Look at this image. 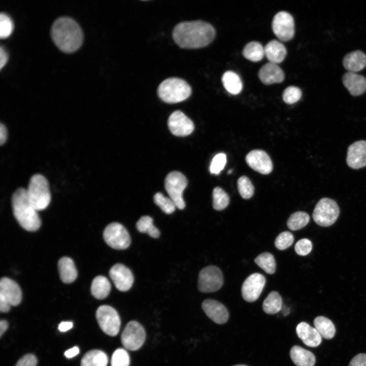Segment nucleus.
Segmentation results:
<instances>
[{
	"label": "nucleus",
	"mask_w": 366,
	"mask_h": 366,
	"mask_svg": "<svg viewBox=\"0 0 366 366\" xmlns=\"http://www.w3.org/2000/svg\"><path fill=\"white\" fill-rule=\"evenodd\" d=\"M215 35L214 27L210 23L201 20L180 22L172 32L175 42L184 48L204 47L212 42Z\"/></svg>",
	"instance_id": "f257e3e1"
},
{
	"label": "nucleus",
	"mask_w": 366,
	"mask_h": 366,
	"mask_svg": "<svg viewBox=\"0 0 366 366\" xmlns=\"http://www.w3.org/2000/svg\"><path fill=\"white\" fill-rule=\"evenodd\" d=\"M51 35L56 46L66 53L77 50L81 46L83 39L80 26L75 20L67 17H60L54 22Z\"/></svg>",
	"instance_id": "f03ea898"
},
{
	"label": "nucleus",
	"mask_w": 366,
	"mask_h": 366,
	"mask_svg": "<svg viewBox=\"0 0 366 366\" xmlns=\"http://www.w3.org/2000/svg\"><path fill=\"white\" fill-rule=\"evenodd\" d=\"M13 214L19 224L28 231L38 230L41 224L38 211L29 201L26 189L18 188L11 200Z\"/></svg>",
	"instance_id": "7ed1b4c3"
},
{
	"label": "nucleus",
	"mask_w": 366,
	"mask_h": 366,
	"mask_svg": "<svg viewBox=\"0 0 366 366\" xmlns=\"http://www.w3.org/2000/svg\"><path fill=\"white\" fill-rule=\"evenodd\" d=\"M160 99L166 103H177L188 99L192 90L189 84L178 78H169L162 81L158 89Z\"/></svg>",
	"instance_id": "20e7f679"
},
{
	"label": "nucleus",
	"mask_w": 366,
	"mask_h": 366,
	"mask_svg": "<svg viewBox=\"0 0 366 366\" xmlns=\"http://www.w3.org/2000/svg\"><path fill=\"white\" fill-rule=\"evenodd\" d=\"M26 193L29 201L37 211L45 209L50 202L48 182L42 174H35L30 177Z\"/></svg>",
	"instance_id": "39448f33"
},
{
	"label": "nucleus",
	"mask_w": 366,
	"mask_h": 366,
	"mask_svg": "<svg viewBox=\"0 0 366 366\" xmlns=\"http://www.w3.org/2000/svg\"><path fill=\"white\" fill-rule=\"evenodd\" d=\"M340 214V208L335 201L328 198L321 199L316 204L313 218L316 224L328 227L333 224Z\"/></svg>",
	"instance_id": "423d86ee"
},
{
	"label": "nucleus",
	"mask_w": 366,
	"mask_h": 366,
	"mask_svg": "<svg viewBox=\"0 0 366 366\" xmlns=\"http://www.w3.org/2000/svg\"><path fill=\"white\" fill-rule=\"evenodd\" d=\"M188 181L185 176L178 171L169 173L165 180L166 192L174 202L177 208L183 209L186 206L182 197L183 192L187 187Z\"/></svg>",
	"instance_id": "0eeeda50"
},
{
	"label": "nucleus",
	"mask_w": 366,
	"mask_h": 366,
	"mask_svg": "<svg viewBox=\"0 0 366 366\" xmlns=\"http://www.w3.org/2000/svg\"><path fill=\"white\" fill-rule=\"evenodd\" d=\"M97 322L103 331L114 337L119 332L121 321L117 312L107 305L100 306L96 313Z\"/></svg>",
	"instance_id": "6e6552de"
},
{
	"label": "nucleus",
	"mask_w": 366,
	"mask_h": 366,
	"mask_svg": "<svg viewBox=\"0 0 366 366\" xmlns=\"http://www.w3.org/2000/svg\"><path fill=\"white\" fill-rule=\"evenodd\" d=\"M103 236L106 243L114 249H126L131 243L128 231L118 223L113 222L108 225L103 231Z\"/></svg>",
	"instance_id": "1a4fd4ad"
},
{
	"label": "nucleus",
	"mask_w": 366,
	"mask_h": 366,
	"mask_svg": "<svg viewBox=\"0 0 366 366\" xmlns=\"http://www.w3.org/2000/svg\"><path fill=\"white\" fill-rule=\"evenodd\" d=\"M145 338L146 333L143 326L136 321H131L125 327L121 335V341L126 349L136 351L143 345Z\"/></svg>",
	"instance_id": "9d476101"
},
{
	"label": "nucleus",
	"mask_w": 366,
	"mask_h": 366,
	"mask_svg": "<svg viewBox=\"0 0 366 366\" xmlns=\"http://www.w3.org/2000/svg\"><path fill=\"white\" fill-rule=\"evenodd\" d=\"M223 284L221 270L217 266H208L199 272L198 287L204 293L214 292L220 289Z\"/></svg>",
	"instance_id": "9b49d317"
},
{
	"label": "nucleus",
	"mask_w": 366,
	"mask_h": 366,
	"mask_svg": "<svg viewBox=\"0 0 366 366\" xmlns=\"http://www.w3.org/2000/svg\"><path fill=\"white\" fill-rule=\"evenodd\" d=\"M272 28L273 33L280 40L287 41L292 39L295 33L293 17L285 11L278 12L273 18Z\"/></svg>",
	"instance_id": "f8f14e48"
},
{
	"label": "nucleus",
	"mask_w": 366,
	"mask_h": 366,
	"mask_svg": "<svg viewBox=\"0 0 366 366\" xmlns=\"http://www.w3.org/2000/svg\"><path fill=\"white\" fill-rule=\"evenodd\" d=\"M266 283L265 277L259 273L250 275L243 282L241 287V295L248 302H254L259 297Z\"/></svg>",
	"instance_id": "ddd939ff"
},
{
	"label": "nucleus",
	"mask_w": 366,
	"mask_h": 366,
	"mask_svg": "<svg viewBox=\"0 0 366 366\" xmlns=\"http://www.w3.org/2000/svg\"><path fill=\"white\" fill-rule=\"evenodd\" d=\"M168 126L170 132L173 135L179 137L190 135L194 129L193 121L183 112L179 110L171 114L168 120Z\"/></svg>",
	"instance_id": "4468645a"
},
{
	"label": "nucleus",
	"mask_w": 366,
	"mask_h": 366,
	"mask_svg": "<svg viewBox=\"0 0 366 366\" xmlns=\"http://www.w3.org/2000/svg\"><path fill=\"white\" fill-rule=\"evenodd\" d=\"M109 276L115 287L120 291H127L133 284L132 272L122 264L117 263L111 267L109 270Z\"/></svg>",
	"instance_id": "2eb2a0df"
},
{
	"label": "nucleus",
	"mask_w": 366,
	"mask_h": 366,
	"mask_svg": "<svg viewBox=\"0 0 366 366\" xmlns=\"http://www.w3.org/2000/svg\"><path fill=\"white\" fill-rule=\"evenodd\" d=\"M246 161L251 168L262 174H269L273 168L269 156L262 150L251 151L246 156Z\"/></svg>",
	"instance_id": "dca6fc26"
},
{
	"label": "nucleus",
	"mask_w": 366,
	"mask_h": 366,
	"mask_svg": "<svg viewBox=\"0 0 366 366\" xmlns=\"http://www.w3.org/2000/svg\"><path fill=\"white\" fill-rule=\"evenodd\" d=\"M346 162L354 169L366 166V140L356 141L348 147Z\"/></svg>",
	"instance_id": "f3484780"
},
{
	"label": "nucleus",
	"mask_w": 366,
	"mask_h": 366,
	"mask_svg": "<svg viewBox=\"0 0 366 366\" xmlns=\"http://www.w3.org/2000/svg\"><path fill=\"white\" fill-rule=\"evenodd\" d=\"M0 296L12 306H17L22 299V292L18 284L13 280L3 277L0 281Z\"/></svg>",
	"instance_id": "a211bd4d"
},
{
	"label": "nucleus",
	"mask_w": 366,
	"mask_h": 366,
	"mask_svg": "<svg viewBox=\"0 0 366 366\" xmlns=\"http://www.w3.org/2000/svg\"><path fill=\"white\" fill-rule=\"evenodd\" d=\"M202 308L206 315L214 322L222 324L226 323L229 318V313L225 306L214 299L204 300Z\"/></svg>",
	"instance_id": "6ab92c4d"
},
{
	"label": "nucleus",
	"mask_w": 366,
	"mask_h": 366,
	"mask_svg": "<svg viewBox=\"0 0 366 366\" xmlns=\"http://www.w3.org/2000/svg\"><path fill=\"white\" fill-rule=\"evenodd\" d=\"M342 81L352 96H359L366 91V78L363 76L348 72L343 76Z\"/></svg>",
	"instance_id": "aec40b11"
},
{
	"label": "nucleus",
	"mask_w": 366,
	"mask_h": 366,
	"mask_svg": "<svg viewBox=\"0 0 366 366\" xmlns=\"http://www.w3.org/2000/svg\"><path fill=\"white\" fill-rule=\"evenodd\" d=\"M258 77L262 83L268 85L282 82L284 79V73L277 64L269 62L260 68Z\"/></svg>",
	"instance_id": "412c9836"
},
{
	"label": "nucleus",
	"mask_w": 366,
	"mask_h": 366,
	"mask_svg": "<svg viewBox=\"0 0 366 366\" xmlns=\"http://www.w3.org/2000/svg\"><path fill=\"white\" fill-rule=\"evenodd\" d=\"M296 331L298 337L308 346L316 347L321 343L322 337L318 331L306 322L299 323L296 326Z\"/></svg>",
	"instance_id": "4be33fe9"
},
{
	"label": "nucleus",
	"mask_w": 366,
	"mask_h": 366,
	"mask_svg": "<svg viewBox=\"0 0 366 366\" xmlns=\"http://www.w3.org/2000/svg\"><path fill=\"white\" fill-rule=\"evenodd\" d=\"M264 48L265 56L271 63L277 64L282 62L287 54L285 46L276 40L269 42Z\"/></svg>",
	"instance_id": "5701e85b"
},
{
	"label": "nucleus",
	"mask_w": 366,
	"mask_h": 366,
	"mask_svg": "<svg viewBox=\"0 0 366 366\" xmlns=\"http://www.w3.org/2000/svg\"><path fill=\"white\" fill-rule=\"evenodd\" d=\"M343 64L348 72L356 73L360 71L366 66V55L360 50L352 51L345 55Z\"/></svg>",
	"instance_id": "b1692460"
},
{
	"label": "nucleus",
	"mask_w": 366,
	"mask_h": 366,
	"mask_svg": "<svg viewBox=\"0 0 366 366\" xmlns=\"http://www.w3.org/2000/svg\"><path fill=\"white\" fill-rule=\"evenodd\" d=\"M58 270L60 279L64 283H71L77 278V271L74 262L69 257H63L59 260Z\"/></svg>",
	"instance_id": "393cba45"
},
{
	"label": "nucleus",
	"mask_w": 366,
	"mask_h": 366,
	"mask_svg": "<svg viewBox=\"0 0 366 366\" xmlns=\"http://www.w3.org/2000/svg\"><path fill=\"white\" fill-rule=\"evenodd\" d=\"M290 356L297 366H314L316 361L312 352L299 346H294L291 348Z\"/></svg>",
	"instance_id": "a878e982"
},
{
	"label": "nucleus",
	"mask_w": 366,
	"mask_h": 366,
	"mask_svg": "<svg viewBox=\"0 0 366 366\" xmlns=\"http://www.w3.org/2000/svg\"><path fill=\"white\" fill-rule=\"evenodd\" d=\"M111 284L108 279L103 276L96 277L92 281L90 291L93 296L98 299H103L109 295Z\"/></svg>",
	"instance_id": "bb28decb"
},
{
	"label": "nucleus",
	"mask_w": 366,
	"mask_h": 366,
	"mask_svg": "<svg viewBox=\"0 0 366 366\" xmlns=\"http://www.w3.org/2000/svg\"><path fill=\"white\" fill-rule=\"evenodd\" d=\"M222 82L226 90L232 95H237L242 89V83L239 76L235 72L228 71L222 77Z\"/></svg>",
	"instance_id": "cd10ccee"
},
{
	"label": "nucleus",
	"mask_w": 366,
	"mask_h": 366,
	"mask_svg": "<svg viewBox=\"0 0 366 366\" xmlns=\"http://www.w3.org/2000/svg\"><path fill=\"white\" fill-rule=\"evenodd\" d=\"M108 357L103 351L93 350L87 352L81 360V366H107Z\"/></svg>",
	"instance_id": "c85d7f7f"
},
{
	"label": "nucleus",
	"mask_w": 366,
	"mask_h": 366,
	"mask_svg": "<svg viewBox=\"0 0 366 366\" xmlns=\"http://www.w3.org/2000/svg\"><path fill=\"white\" fill-rule=\"evenodd\" d=\"M315 328L321 336L326 339H332L336 332V328L332 322L324 316H318L314 320Z\"/></svg>",
	"instance_id": "c756f323"
},
{
	"label": "nucleus",
	"mask_w": 366,
	"mask_h": 366,
	"mask_svg": "<svg viewBox=\"0 0 366 366\" xmlns=\"http://www.w3.org/2000/svg\"><path fill=\"white\" fill-rule=\"evenodd\" d=\"M282 299L277 291L270 292L264 299L262 304L263 311L268 314L278 313L282 307Z\"/></svg>",
	"instance_id": "7c9ffc66"
},
{
	"label": "nucleus",
	"mask_w": 366,
	"mask_h": 366,
	"mask_svg": "<svg viewBox=\"0 0 366 366\" xmlns=\"http://www.w3.org/2000/svg\"><path fill=\"white\" fill-rule=\"evenodd\" d=\"M242 54L246 58L250 61L258 62L265 55L264 48L259 42L252 41L245 46Z\"/></svg>",
	"instance_id": "2f4dec72"
},
{
	"label": "nucleus",
	"mask_w": 366,
	"mask_h": 366,
	"mask_svg": "<svg viewBox=\"0 0 366 366\" xmlns=\"http://www.w3.org/2000/svg\"><path fill=\"white\" fill-rule=\"evenodd\" d=\"M136 228L140 232L147 233L154 238H158L160 234V231L153 224V219L148 216L139 219L136 223Z\"/></svg>",
	"instance_id": "473e14b6"
},
{
	"label": "nucleus",
	"mask_w": 366,
	"mask_h": 366,
	"mask_svg": "<svg viewBox=\"0 0 366 366\" xmlns=\"http://www.w3.org/2000/svg\"><path fill=\"white\" fill-rule=\"evenodd\" d=\"M310 221L309 215L303 211H296L288 218L287 225L289 229L293 231L299 230L306 226Z\"/></svg>",
	"instance_id": "72a5a7b5"
},
{
	"label": "nucleus",
	"mask_w": 366,
	"mask_h": 366,
	"mask_svg": "<svg viewBox=\"0 0 366 366\" xmlns=\"http://www.w3.org/2000/svg\"><path fill=\"white\" fill-rule=\"evenodd\" d=\"M255 263L267 273H273L276 269V263L273 256L265 252L259 255L254 260Z\"/></svg>",
	"instance_id": "f704fd0d"
},
{
	"label": "nucleus",
	"mask_w": 366,
	"mask_h": 366,
	"mask_svg": "<svg viewBox=\"0 0 366 366\" xmlns=\"http://www.w3.org/2000/svg\"><path fill=\"white\" fill-rule=\"evenodd\" d=\"M230 199L228 195L220 187L214 188L212 191V206L215 209L221 210L229 204Z\"/></svg>",
	"instance_id": "c9c22d12"
},
{
	"label": "nucleus",
	"mask_w": 366,
	"mask_h": 366,
	"mask_svg": "<svg viewBox=\"0 0 366 366\" xmlns=\"http://www.w3.org/2000/svg\"><path fill=\"white\" fill-rule=\"evenodd\" d=\"M155 203L166 214H171L174 211L176 207L173 201L164 196L160 192L155 194L154 197Z\"/></svg>",
	"instance_id": "e433bc0d"
},
{
	"label": "nucleus",
	"mask_w": 366,
	"mask_h": 366,
	"mask_svg": "<svg viewBox=\"0 0 366 366\" xmlns=\"http://www.w3.org/2000/svg\"><path fill=\"white\" fill-rule=\"evenodd\" d=\"M237 184L239 193L243 199H249L253 195L254 188L248 177L241 176L238 178Z\"/></svg>",
	"instance_id": "4c0bfd02"
},
{
	"label": "nucleus",
	"mask_w": 366,
	"mask_h": 366,
	"mask_svg": "<svg viewBox=\"0 0 366 366\" xmlns=\"http://www.w3.org/2000/svg\"><path fill=\"white\" fill-rule=\"evenodd\" d=\"M130 362L128 352L123 348L116 349L112 354L111 366H129Z\"/></svg>",
	"instance_id": "58836bf2"
},
{
	"label": "nucleus",
	"mask_w": 366,
	"mask_h": 366,
	"mask_svg": "<svg viewBox=\"0 0 366 366\" xmlns=\"http://www.w3.org/2000/svg\"><path fill=\"white\" fill-rule=\"evenodd\" d=\"M14 27L11 18L6 14L1 13L0 15V37L5 39L12 33Z\"/></svg>",
	"instance_id": "ea45409f"
},
{
	"label": "nucleus",
	"mask_w": 366,
	"mask_h": 366,
	"mask_svg": "<svg viewBox=\"0 0 366 366\" xmlns=\"http://www.w3.org/2000/svg\"><path fill=\"white\" fill-rule=\"evenodd\" d=\"M301 96L302 92L299 88L290 86L285 89L283 93L282 98L286 103L292 104L299 101Z\"/></svg>",
	"instance_id": "a19ab883"
},
{
	"label": "nucleus",
	"mask_w": 366,
	"mask_h": 366,
	"mask_svg": "<svg viewBox=\"0 0 366 366\" xmlns=\"http://www.w3.org/2000/svg\"><path fill=\"white\" fill-rule=\"evenodd\" d=\"M294 241L293 234L289 231H284L278 235L274 241L276 247L284 250L290 247Z\"/></svg>",
	"instance_id": "79ce46f5"
},
{
	"label": "nucleus",
	"mask_w": 366,
	"mask_h": 366,
	"mask_svg": "<svg viewBox=\"0 0 366 366\" xmlns=\"http://www.w3.org/2000/svg\"><path fill=\"white\" fill-rule=\"evenodd\" d=\"M226 163V156L224 153L217 154L212 159L209 167L212 174H218L224 169Z\"/></svg>",
	"instance_id": "37998d69"
},
{
	"label": "nucleus",
	"mask_w": 366,
	"mask_h": 366,
	"mask_svg": "<svg viewBox=\"0 0 366 366\" xmlns=\"http://www.w3.org/2000/svg\"><path fill=\"white\" fill-rule=\"evenodd\" d=\"M294 249L298 255L306 256L311 252L312 249V243L309 239L302 238L296 242Z\"/></svg>",
	"instance_id": "c03bdc74"
},
{
	"label": "nucleus",
	"mask_w": 366,
	"mask_h": 366,
	"mask_svg": "<svg viewBox=\"0 0 366 366\" xmlns=\"http://www.w3.org/2000/svg\"><path fill=\"white\" fill-rule=\"evenodd\" d=\"M37 359L32 354H27L22 357L17 362L15 366H36Z\"/></svg>",
	"instance_id": "a18cd8bd"
},
{
	"label": "nucleus",
	"mask_w": 366,
	"mask_h": 366,
	"mask_svg": "<svg viewBox=\"0 0 366 366\" xmlns=\"http://www.w3.org/2000/svg\"><path fill=\"white\" fill-rule=\"evenodd\" d=\"M349 366H366V354L359 353L355 356L350 362Z\"/></svg>",
	"instance_id": "49530a36"
},
{
	"label": "nucleus",
	"mask_w": 366,
	"mask_h": 366,
	"mask_svg": "<svg viewBox=\"0 0 366 366\" xmlns=\"http://www.w3.org/2000/svg\"><path fill=\"white\" fill-rule=\"evenodd\" d=\"M7 139V129L3 124L0 125V144L3 145Z\"/></svg>",
	"instance_id": "de8ad7c7"
},
{
	"label": "nucleus",
	"mask_w": 366,
	"mask_h": 366,
	"mask_svg": "<svg viewBox=\"0 0 366 366\" xmlns=\"http://www.w3.org/2000/svg\"><path fill=\"white\" fill-rule=\"evenodd\" d=\"M0 68H2L6 65L8 59V55L6 50L1 47L0 48Z\"/></svg>",
	"instance_id": "09e8293b"
},
{
	"label": "nucleus",
	"mask_w": 366,
	"mask_h": 366,
	"mask_svg": "<svg viewBox=\"0 0 366 366\" xmlns=\"http://www.w3.org/2000/svg\"><path fill=\"white\" fill-rule=\"evenodd\" d=\"M11 306L4 298L0 296V311L2 313H7L9 311Z\"/></svg>",
	"instance_id": "8fccbe9b"
},
{
	"label": "nucleus",
	"mask_w": 366,
	"mask_h": 366,
	"mask_svg": "<svg viewBox=\"0 0 366 366\" xmlns=\"http://www.w3.org/2000/svg\"><path fill=\"white\" fill-rule=\"evenodd\" d=\"M73 324L71 321H63L59 325L58 328L61 332H65L73 327Z\"/></svg>",
	"instance_id": "3c124183"
},
{
	"label": "nucleus",
	"mask_w": 366,
	"mask_h": 366,
	"mask_svg": "<svg viewBox=\"0 0 366 366\" xmlns=\"http://www.w3.org/2000/svg\"><path fill=\"white\" fill-rule=\"evenodd\" d=\"M79 352V348L75 346L72 348L67 350L65 352V356L68 358H72L77 355Z\"/></svg>",
	"instance_id": "603ef678"
},
{
	"label": "nucleus",
	"mask_w": 366,
	"mask_h": 366,
	"mask_svg": "<svg viewBox=\"0 0 366 366\" xmlns=\"http://www.w3.org/2000/svg\"><path fill=\"white\" fill-rule=\"evenodd\" d=\"M8 327V323L5 320H1L0 321V337L6 331Z\"/></svg>",
	"instance_id": "864d4df0"
},
{
	"label": "nucleus",
	"mask_w": 366,
	"mask_h": 366,
	"mask_svg": "<svg viewBox=\"0 0 366 366\" xmlns=\"http://www.w3.org/2000/svg\"><path fill=\"white\" fill-rule=\"evenodd\" d=\"M233 366H247V365H243V364H237V365H235Z\"/></svg>",
	"instance_id": "5fc2aeb1"
},
{
	"label": "nucleus",
	"mask_w": 366,
	"mask_h": 366,
	"mask_svg": "<svg viewBox=\"0 0 366 366\" xmlns=\"http://www.w3.org/2000/svg\"><path fill=\"white\" fill-rule=\"evenodd\" d=\"M231 172V170H229L228 173L229 174V173H230Z\"/></svg>",
	"instance_id": "6e6d98bb"
}]
</instances>
